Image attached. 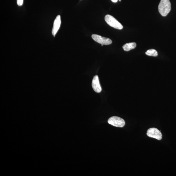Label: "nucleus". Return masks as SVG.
Here are the masks:
<instances>
[{"instance_id": "1", "label": "nucleus", "mask_w": 176, "mask_h": 176, "mask_svg": "<svg viewBox=\"0 0 176 176\" xmlns=\"http://www.w3.org/2000/svg\"><path fill=\"white\" fill-rule=\"evenodd\" d=\"M171 9V3L169 0H161L159 5L158 10L162 16H166Z\"/></svg>"}, {"instance_id": "2", "label": "nucleus", "mask_w": 176, "mask_h": 176, "mask_svg": "<svg viewBox=\"0 0 176 176\" xmlns=\"http://www.w3.org/2000/svg\"><path fill=\"white\" fill-rule=\"evenodd\" d=\"M105 20L108 24L118 30H122L123 27L121 23L112 16L107 14L105 16Z\"/></svg>"}, {"instance_id": "3", "label": "nucleus", "mask_w": 176, "mask_h": 176, "mask_svg": "<svg viewBox=\"0 0 176 176\" xmlns=\"http://www.w3.org/2000/svg\"><path fill=\"white\" fill-rule=\"evenodd\" d=\"M109 124L114 126L122 128L124 126L125 122L124 119L119 117H113L108 121Z\"/></svg>"}, {"instance_id": "4", "label": "nucleus", "mask_w": 176, "mask_h": 176, "mask_svg": "<svg viewBox=\"0 0 176 176\" xmlns=\"http://www.w3.org/2000/svg\"><path fill=\"white\" fill-rule=\"evenodd\" d=\"M147 135L149 137L156 139L159 140L162 138V135L161 132L156 128H151L147 132Z\"/></svg>"}, {"instance_id": "5", "label": "nucleus", "mask_w": 176, "mask_h": 176, "mask_svg": "<svg viewBox=\"0 0 176 176\" xmlns=\"http://www.w3.org/2000/svg\"><path fill=\"white\" fill-rule=\"evenodd\" d=\"M91 37L95 41L99 44L108 45L112 43V41L109 38L103 37L98 35H93Z\"/></svg>"}, {"instance_id": "6", "label": "nucleus", "mask_w": 176, "mask_h": 176, "mask_svg": "<svg viewBox=\"0 0 176 176\" xmlns=\"http://www.w3.org/2000/svg\"><path fill=\"white\" fill-rule=\"evenodd\" d=\"M61 24V17L60 15H57L55 19L52 30V35L55 36L59 30Z\"/></svg>"}, {"instance_id": "7", "label": "nucleus", "mask_w": 176, "mask_h": 176, "mask_svg": "<svg viewBox=\"0 0 176 176\" xmlns=\"http://www.w3.org/2000/svg\"><path fill=\"white\" fill-rule=\"evenodd\" d=\"M92 87L94 90L97 93L101 92L102 89L99 81L98 75H95L94 77L92 83Z\"/></svg>"}, {"instance_id": "8", "label": "nucleus", "mask_w": 176, "mask_h": 176, "mask_svg": "<svg viewBox=\"0 0 176 176\" xmlns=\"http://www.w3.org/2000/svg\"><path fill=\"white\" fill-rule=\"evenodd\" d=\"M136 44L135 43H130L125 44L123 46V50L125 51H128L135 48Z\"/></svg>"}, {"instance_id": "9", "label": "nucleus", "mask_w": 176, "mask_h": 176, "mask_svg": "<svg viewBox=\"0 0 176 176\" xmlns=\"http://www.w3.org/2000/svg\"><path fill=\"white\" fill-rule=\"evenodd\" d=\"M146 54L148 56L157 57L158 53L156 50L154 49H150L148 50L146 52Z\"/></svg>"}, {"instance_id": "10", "label": "nucleus", "mask_w": 176, "mask_h": 176, "mask_svg": "<svg viewBox=\"0 0 176 176\" xmlns=\"http://www.w3.org/2000/svg\"><path fill=\"white\" fill-rule=\"evenodd\" d=\"M23 0H17V4L19 6H21L23 5Z\"/></svg>"}, {"instance_id": "11", "label": "nucleus", "mask_w": 176, "mask_h": 176, "mask_svg": "<svg viewBox=\"0 0 176 176\" xmlns=\"http://www.w3.org/2000/svg\"><path fill=\"white\" fill-rule=\"evenodd\" d=\"M111 1L113 2L116 3L117 2L118 0H111Z\"/></svg>"}]
</instances>
